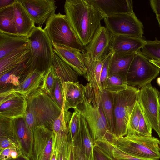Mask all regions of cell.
<instances>
[{
	"mask_svg": "<svg viewBox=\"0 0 160 160\" xmlns=\"http://www.w3.org/2000/svg\"><path fill=\"white\" fill-rule=\"evenodd\" d=\"M64 10L72 29L85 47L102 27L104 15L90 0H66Z\"/></svg>",
	"mask_w": 160,
	"mask_h": 160,
	"instance_id": "cell-1",
	"label": "cell"
},
{
	"mask_svg": "<svg viewBox=\"0 0 160 160\" xmlns=\"http://www.w3.org/2000/svg\"><path fill=\"white\" fill-rule=\"evenodd\" d=\"M84 99L77 109L86 120L94 141H112L115 136L109 131L101 105L99 90L88 83L84 86Z\"/></svg>",
	"mask_w": 160,
	"mask_h": 160,
	"instance_id": "cell-2",
	"label": "cell"
},
{
	"mask_svg": "<svg viewBox=\"0 0 160 160\" xmlns=\"http://www.w3.org/2000/svg\"><path fill=\"white\" fill-rule=\"evenodd\" d=\"M26 98L27 111L34 116L37 126H44L52 130L54 122L62 109L49 95L40 88Z\"/></svg>",
	"mask_w": 160,
	"mask_h": 160,
	"instance_id": "cell-3",
	"label": "cell"
},
{
	"mask_svg": "<svg viewBox=\"0 0 160 160\" xmlns=\"http://www.w3.org/2000/svg\"><path fill=\"white\" fill-rule=\"evenodd\" d=\"M111 142L121 150L136 158L149 160H158L160 158V141L152 136L126 135L115 137Z\"/></svg>",
	"mask_w": 160,
	"mask_h": 160,
	"instance_id": "cell-4",
	"label": "cell"
},
{
	"mask_svg": "<svg viewBox=\"0 0 160 160\" xmlns=\"http://www.w3.org/2000/svg\"><path fill=\"white\" fill-rule=\"evenodd\" d=\"M140 89L128 85L127 88L117 92H110L113 106L115 137L127 135L128 121L138 101Z\"/></svg>",
	"mask_w": 160,
	"mask_h": 160,
	"instance_id": "cell-5",
	"label": "cell"
},
{
	"mask_svg": "<svg viewBox=\"0 0 160 160\" xmlns=\"http://www.w3.org/2000/svg\"><path fill=\"white\" fill-rule=\"evenodd\" d=\"M28 38L31 53L32 71L36 70L46 72L52 65L54 54L49 37L42 27L35 26Z\"/></svg>",
	"mask_w": 160,
	"mask_h": 160,
	"instance_id": "cell-6",
	"label": "cell"
},
{
	"mask_svg": "<svg viewBox=\"0 0 160 160\" xmlns=\"http://www.w3.org/2000/svg\"><path fill=\"white\" fill-rule=\"evenodd\" d=\"M44 29L52 45H61L83 52L84 47L72 29L65 15L60 13L52 15L45 23Z\"/></svg>",
	"mask_w": 160,
	"mask_h": 160,
	"instance_id": "cell-7",
	"label": "cell"
},
{
	"mask_svg": "<svg viewBox=\"0 0 160 160\" xmlns=\"http://www.w3.org/2000/svg\"><path fill=\"white\" fill-rule=\"evenodd\" d=\"M160 69L150 62L139 50L135 54L126 78L127 85L138 88L151 83L159 74Z\"/></svg>",
	"mask_w": 160,
	"mask_h": 160,
	"instance_id": "cell-8",
	"label": "cell"
},
{
	"mask_svg": "<svg viewBox=\"0 0 160 160\" xmlns=\"http://www.w3.org/2000/svg\"><path fill=\"white\" fill-rule=\"evenodd\" d=\"M105 27L112 35L142 38L143 26L134 12L104 16Z\"/></svg>",
	"mask_w": 160,
	"mask_h": 160,
	"instance_id": "cell-9",
	"label": "cell"
},
{
	"mask_svg": "<svg viewBox=\"0 0 160 160\" xmlns=\"http://www.w3.org/2000/svg\"><path fill=\"white\" fill-rule=\"evenodd\" d=\"M159 93L158 90L153 87L150 83L140 89L138 99L142 112L152 129L158 135L159 134L158 125Z\"/></svg>",
	"mask_w": 160,
	"mask_h": 160,
	"instance_id": "cell-10",
	"label": "cell"
},
{
	"mask_svg": "<svg viewBox=\"0 0 160 160\" xmlns=\"http://www.w3.org/2000/svg\"><path fill=\"white\" fill-rule=\"evenodd\" d=\"M33 143L29 160H51L54 136L52 130L44 126L33 130Z\"/></svg>",
	"mask_w": 160,
	"mask_h": 160,
	"instance_id": "cell-11",
	"label": "cell"
},
{
	"mask_svg": "<svg viewBox=\"0 0 160 160\" xmlns=\"http://www.w3.org/2000/svg\"><path fill=\"white\" fill-rule=\"evenodd\" d=\"M112 36L109 31L102 26L91 41L84 47L82 53L85 62L100 61L104 59L110 51Z\"/></svg>",
	"mask_w": 160,
	"mask_h": 160,
	"instance_id": "cell-12",
	"label": "cell"
},
{
	"mask_svg": "<svg viewBox=\"0 0 160 160\" xmlns=\"http://www.w3.org/2000/svg\"><path fill=\"white\" fill-rule=\"evenodd\" d=\"M26 98L15 89L0 93V116L11 119L25 116Z\"/></svg>",
	"mask_w": 160,
	"mask_h": 160,
	"instance_id": "cell-13",
	"label": "cell"
},
{
	"mask_svg": "<svg viewBox=\"0 0 160 160\" xmlns=\"http://www.w3.org/2000/svg\"><path fill=\"white\" fill-rule=\"evenodd\" d=\"M26 9L35 24L42 27L55 13L57 7L54 0H19Z\"/></svg>",
	"mask_w": 160,
	"mask_h": 160,
	"instance_id": "cell-14",
	"label": "cell"
},
{
	"mask_svg": "<svg viewBox=\"0 0 160 160\" xmlns=\"http://www.w3.org/2000/svg\"><path fill=\"white\" fill-rule=\"evenodd\" d=\"M32 71L31 57L24 62L0 76V92L16 89Z\"/></svg>",
	"mask_w": 160,
	"mask_h": 160,
	"instance_id": "cell-15",
	"label": "cell"
},
{
	"mask_svg": "<svg viewBox=\"0 0 160 160\" xmlns=\"http://www.w3.org/2000/svg\"><path fill=\"white\" fill-rule=\"evenodd\" d=\"M52 45L54 53L79 75L85 78L87 69L83 53L76 49L61 45Z\"/></svg>",
	"mask_w": 160,
	"mask_h": 160,
	"instance_id": "cell-16",
	"label": "cell"
},
{
	"mask_svg": "<svg viewBox=\"0 0 160 160\" xmlns=\"http://www.w3.org/2000/svg\"><path fill=\"white\" fill-rule=\"evenodd\" d=\"M146 43V41L142 38L112 35L110 50L115 54L135 53L140 50Z\"/></svg>",
	"mask_w": 160,
	"mask_h": 160,
	"instance_id": "cell-17",
	"label": "cell"
},
{
	"mask_svg": "<svg viewBox=\"0 0 160 160\" xmlns=\"http://www.w3.org/2000/svg\"><path fill=\"white\" fill-rule=\"evenodd\" d=\"M13 121L22 152L29 159L33 143V131L27 124L24 116L13 119Z\"/></svg>",
	"mask_w": 160,
	"mask_h": 160,
	"instance_id": "cell-18",
	"label": "cell"
},
{
	"mask_svg": "<svg viewBox=\"0 0 160 160\" xmlns=\"http://www.w3.org/2000/svg\"><path fill=\"white\" fill-rule=\"evenodd\" d=\"M62 86L65 111H68L70 108H77L84 100V86L78 81L65 82Z\"/></svg>",
	"mask_w": 160,
	"mask_h": 160,
	"instance_id": "cell-19",
	"label": "cell"
},
{
	"mask_svg": "<svg viewBox=\"0 0 160 160\" xmlns=\"http://www.w3.org/2000/svg\"><path fill=\"white\" fill-rule=\"evenodd\" d=\"M14 22L18 36L28 37L35 26L33 20L19 0L13 5Z\"/></svg>",
	"mask_w": 160,
	"mask_h": 160,
	"instance_id": "cell-20",
	"label": "cell"
},
{
	"mask_svg": "<svg viewBox=\"0 0 160 160\" xmlns=\"http://www.w3.org/2000/svg\"><path fill=\"white\" fill-rule=\"evenodd\" d=\"M104 16L130 12L133 11L130 0H90Z\"/></svg>",
	"mask_w": 160,
	"mask_h": 160,
	"instance_id": "cell-21",
	"label": "cell"
},
{
	"mask_svg": "<svg viewBox=\"0 0 160 160\" xmlns=\"http://www.w3.org/2000/svg\"><path fill=\"white\" fill-rule=\"evenodd\" d=\"M31 57L29 43L0 59V76L24 62Z\"/></svg>",
	"mask_w": 160,
	"mask_h": 160,
	"instance_id": "cell-22",
	"label": "cell"
},
{
	"mask_svg": "<svg viewBox=\"0 0 160 160\" xmlns=\"http://www.w3.org/2000/svg\"><path fill=\"white\" fill-rule=\"evenodd\" d=\"M72 114L69 111H65L63 105L60 115L54 122L52 128L54 136L53 149L57 152L68 135L69 123Z\"/></svg>",
	"mask_w": 160,
	"mask_h": 160,
	"instance_id": "cell-23",
	"label": "cell"
},
{
	"mask_svg": "<svg viewBox=\"0 0 160 160\" xmlns=\"http://www.w3.org/2000/svg\"><path fill=\"white\" fill-rule=\"evenodd\" d=\"M136 53H113L109 66L108 76L111 75H120L126 80L128 70Z\"/></svg>",
	"mask_w": 160,
	"mask_h": 160,
	"instance_id": "cell-24",
	"label": "cell"
},
{
	"mask_svg": "<svg viewBox=\"0 0 160 160\" xmlns=\"http://www.w3.org/2000/svg\"><path fill=\"white\" fill-rule=\"evenodd\" d=\"M28 43V37L0 32V59Z\"/></svg>",
	"mask_w": 160,
	"mask_h": 160,
	"instance_id": "cell-25",
	"label": "cell"
},
{
	"mask_svg": "<svg viewBox=\"0 0 160 160\" xmlns=\"http://www.w3.org/2000/svg\"><path fill=\"white\" fill-rule=\"evenodd\" d=\"M97 146L110 160H149L136 158L117 147L112 142L101 140L94 141Z\"/></svg>",
	"mask_w": 160,
	"mask_h": 160,
	"instance_id": "cell-26",
	"label": "cell"
},
{
	"mask_svg": "<svg viewBox=\"0 0 160 160\" xmlns=\"http://www.w3.org/2000/svg\"><path fill=\"white\" fill-rule=\"evenodd\" d=\"M46 73L36 70L31 71L15 89L27 97L40 88Z\"/></svg>",
	"mask_w": 160,
	"mask_h": 160,
	"instance_id": "cell-27",
	"label": "cell"
},
{
	"mask_svg": "<svg viewBox=\"0 0 160 160\" xmlns=\"http://www.w3.org/2000/svg\"><path fill=\"white\" fill-rule=\"evenodd\" d=\"M52 65L57 76L62 83L65 82L78 81V73L55 53Z\"/></svg>",
	"mask_w": 160,
	"mask_h": 160,
	"instance_id": "cell-28",
	"label": "cell"
},
{
	"mask_svg": "<svg viewBox=\"0 0 160 160\" xmlns=\"http://www.w3.org/2000/svg\"><path fill=\"white\" fill-rule=\"evenodd\" d=\"M99 92L101 106L109 131L115 138L113 103L111 94L104 89L99 90Z\"/></svg>",
	"mask_w": 160,
	"mask_h": 160,
	"instance_id": "cell-29",
	"label": "cell"
},
{
	"mask_svg": "<svg viewBox=\"0 0 160 160\" xmlns=\"http://www.w3.org/2000/svg\"><path fill=\"white\" fill-rule=\"evenodd\" d=\"M80 137L81 148L86 157L89 160H94V141L88 124L82 115Z\"/></svg>",
	"mask_w": 160,
	"mask_h": 160,
	"instance_id": "cell-30",
	"label": "cell"
},
{
	"mask_svg": "<svg viewBox=\"0 0 160 160\" xmlns=\"http://www.w3.org/2000/svg\"><path fill=\"white\" fill-rule=\"evenodd\" d=\"M13 5L0 9V32L18 35L14 22Z\"/></svg>",
	"mask_w": 160,
	"mask_h": 160,
	"instance_id": "cell-31",
	"label": "cell"
},
{
	"mask_svg": "<svg viewBox=\"0 0 160 160\" xmlns=\"http://www.w3.org/2000/svg\"><path fill=\"white\" fill-rule=\"evenodd\" d=\"M105 58L100 61L85 62L87 69L85 78L96 91L101 90L100 78Z\"/></svg>",
	"mask_w": 160,
	"mask_h": 160,
	"instance_id": "cell-32",
	"label": "cell"
},
{
	"mask_svg": "<svg viewBox=\"0 0 160 160\" xmlns=\"http://www.w3.org/2000/svg\"><path fill=\"white\" fill-rule=\"evenodd\" d=\"M0 138L10 139L20 146L12 119L0 116Z\"/></svg>",
	"mask_w": 160,
	"mask_h": 160,
	"instance_id": "cell-33",
	"label": "cell"
},
{
	"mask_svg": "<svg viewBox=\"0 0 160 160\" xmlns=\"http://www.w3.org/2000/svg\"><path fill=\"white\" fill-rule=\"evenodd\" d=\"M128 86L126 80L121 76L111 75L107 78L102 89L110 92H117L126 89Z\"/></svg>",
	"mask_w": 160,
	"mask_h": 160,
	"instance_id": "cell-34",
	"label": "cell"
},
{
	"mask_svg": "<svg viewBox=\"0 0 160 160\" xmlns=\"http://www.w3.org/2000/svg\"><path fill=\"white\" fill-rule=\"evenodd\" d=\"M74 110L69 122L68 134L72 144L74 143L80 136L81 125V115L77 108Z\"/></svg>",
	"mask_w": 160,
	"mask_h": 160,
	"instance_id": "cell-35",
	"label": "cell"
},
{
	"mask_svg": "<svg viewBox=\"0 0 160 160\" xmlns=\"http://www.w3.org/2000/svg\"><path fill=\"white\" fill-rule=\"evenodd\" d=\"M142 112L141 108L137 101L128 122L127 135H138V124Z\"/></svg>",
	"mask_w": 160,
	"mask_h": 160,
	"instance_id": "cell-36",
	"label": "cell"
},
{
	"mask_svg": "<svg viewBox=\"0 0 160 160\" xmlns=\"http://www.w3.org/2000/svg\"><path fill=\"white\" fill-rule=\"evenodd\" d=\"M141 51L149 59L160 60V40L156 38L154 41H146Z\"/></svg>",
	"mask_w": 160,
	"mask_h": 160,
	"instance_id": "cell-37",
	"label": "cell"
},
{
	"mask_svg": "<svg viewBox=\"0 0 160 160\" xmlns=\"http://www.w3.org/2000/svg\"><path fill=\"white\" fill-rule=\"evenodd\" d=\"M57 76L53 66H51L45 73L40 88L51 97Z\"/></svg>",
	"mask_w": 160,
	"mask_h": 160,
	"instance_id": "cell-38",
	"label": "cell"
},
{
	"mask_svg": "<svg viewBox=\"0 0 160 160\" xmlns=\"http://www.w3.org/2000/svg\"><path fill=\"white\" fill-rule=\"evenodd\" d=\"M63 97L62 83L57 76L51 97L62 109L63 105Z\"/></svg>",
	"mask_w": 160,
	"mask_h": 160,
	"instance_id": "cell-39",
	"label": "cell"
},
{
	"mask_svg": "<svg viewBox=\"0 0 160 160\" xmlns=\"http://www.w3.org/2000/svg\"><path fill=\"white\" fill-rule=\"evenodd\" d=\"M152 128L142 111L141 113L138 128V135L152 136Z\"/></svg>",
	"mask_w": 160,
	"mask_h": 160,
	"instance_id": "cell-40",
	"label": "cell"
},
{
	"mask_svg": "<svg viewBox=\"0 0 160 160\" xmlns=\"http://www.w3.org/2000/svg\"><path fill=\"white\" fill-rule=\"evenodd\" d=\"M71 143L68 135L57 152L56 160H69Z\"/></svg>",
	"mask_w": 160,
	"mask_h": 160,
	"instance_id": "cell-41",
	"label": "cell"
},
{
	"mask_svg": "<svg viewBox=\"0 0 160 160\" xmlns=\"http://www.w3.org/2000/svg\"><path fill=\"white\" fill-rule=\"evenodd\" d=\"M22 155L23 154L22 151L18 149L7 148L0 151V160H7L15 159Z\"/></svg>",
	"mask_w": 160,
	"mask_h": 160,
	"instance_id": "cell-42",
	"label": "cell"
},
{
	"mask_svg": "<svg viewBox=\"0 0 160 160\" xmlns=\"http://www.w3.org/2000/svg\"><path fill=\"white\" fill-rule=\"evenodd\" d=\"M112 54L113 53L110 51L105 59L100 78V83L101 90L102 89L104 84L108 76L109 66Z\"/></svg>",
	"mask_w": 160,
	"mask_h": 160,
	"instance_id": "cell-43",
	"label": "cell"
},
{
	"mask_svg": "<svg viewBox=\"0 0 160 160\" xmlns=\"http://www.w3.org/2000/svg\"><path fill=\"white\" fill-rule=\"evenodd\" d=\"M9 148H16L21 151L20 145L15 142L9 139L0 138V151Z\"/></svg>",
	"mask_w": 160,
	"mask_h": 160,
	"instance_id": "cell-44",
	"label": "cell"
},
{
	"mask_svg": "<svg viewBox=\"0 0 160 160\" xmlns=\"http://www.w3.org/2000/svg\"><path fill=\"white\" fill-rule=\"evenodd\" d=\"M71 144L74 160H89L86 157L80 145Z\"/></svg>",
	"mask_w": 160,
	"mask_h": 160,
	"instance_id": "cell-45",
	"label": "cell"
},
{
	"mask_svg": "<svg viewBox=\"0 0 160 160\" xmlns=\"http://www.w3.org/2000/svg\"><path fill=\"white\" fill-rule=\"evenodd\" d=\"M93 152L94 160H110L103 152L94 144Z\"/></svg>",
	"mask_w": 160,
	"mask_h": 160,
	"instance_id": "cell-46",
	"label": "cell"
},
{
	"mask_svg": "<svg viewBox=\"0 0 160 160\" xmlns=\"http://www.w3.org/2000/svg\"><path fill=\"white\" fill-rule=\"evenodd\" d=\"M150 5L156 16H160V0L149 1Z\"/></svg>",
	"mask_w": 160,
	"mask_h": 160,
	"instance_id": "cell-47",
	"label": "cell"
},
{
	"mask_svg": "<svg viewBox=\"0 0 160 160\" xmlns=\"http://www.w3.org/2000/svg\"><path fill=\"white\" fill-rule=\"evenodd\" d=\"M16 0H0V9L12 5Z\"/></svg>",
	"mask_w": 160,
	"mask_h": 160,
	"instance_id": "cell-48",
	"label": "cell"
},
{
	"mask_svg": "<svg viewBox=\"0 0 160 160\" xmlns=\"http://www.w3.org/2000/svg\"><path fill=\"white\" fill-rule=\"evenodd\" d=\"M150 62L160 69V60L153 59H149Z\"/></svg>",
	"mask_w": 160,
	"mask_h": 160,
	"instance_id": "cell-49",
	"label": "cell"
},
{
	"mask_svg": "<svg viewBox=\"0 0 160 160\" xmlns=\"http://www.w3.org/2000/svg\"><path fill=\"white\" fill-rule=\"evenodd\" d=\"M7 160H29V159L25 156L22 155L15 159H11Z\"/></svg>",
	"mask_w": 160,
	"mask_h": 160,
	"instance_id": "cell-50",
	"label": "cell"
},
{
	"mask_svg": "<svg viewBox=\"0 0 160 160\" xmlns=\"http://www.w3.org/2000/svg\"><path fill=\"white\" fill-rule=\"evenodd\" d=\"M158 125L159 130V134L158 135L160 138V105L158 107Z\"/></svg>",
	"mask_w": 160,
	"mask_h": 160,
	"instance_id": "cell-51",
	"label": "cell"
},
{
	"mask_svg": "<svg viewBox=\"0 0 160 160\" xmlns=\"http://www.w3.org/2000/svg\"><path fill=\"white\" fill-rule=\"evenodd\" d=\"M69 160H74V157L73 152V151H72V144H71Z\"/></svg>",
	"mask_w": 160,
	"mask_h": 160,
	"instance_id": "cell-52",
	"label": "cell"
},
{
	"mask_svg": "<svg viewBox=\"0 0 160 160\" xmlns=\"http://www.w3.org/2000/svg\"><path fill=\"white\" fill-rule=\"evenodd\" d=\"M156 18L158 21L159 27L160 28V16H156Z\"/></svg>",
	"mask_w": 160,
	"mask_h": 160,
	"instance_id": "cell-53",
	"label": "cell"
},
{
	"mask_svg": "<svg viewBox=\"0 0 160 160\" xmlns=\"http://www.w3.org/2000/svg\"><path fill=\"white\" fill-rule=\"evenodd\" d=\"M157 82L160 86V77L158 78L157 79Z\"/></svg>",
	"mask_w": 160,
	"mask_h": 160,
	"instance_id": "cell-54",
	"label": "cell"
},
{
	"mask_svg": "<svg viewBox=\"0 0 160 160\" xmlns=\"http://www.w3.org/2000/svg\"><path fill=\"white\" fill-rule=\"evenodd\" d=\"M159 104L160 105V92L159 93Z\"/></svg>",
	"mask_w": 160,
	"mask_h": 160,
	"instance_id": "cell-55",
	"label": "cell"
}]
</instances>
